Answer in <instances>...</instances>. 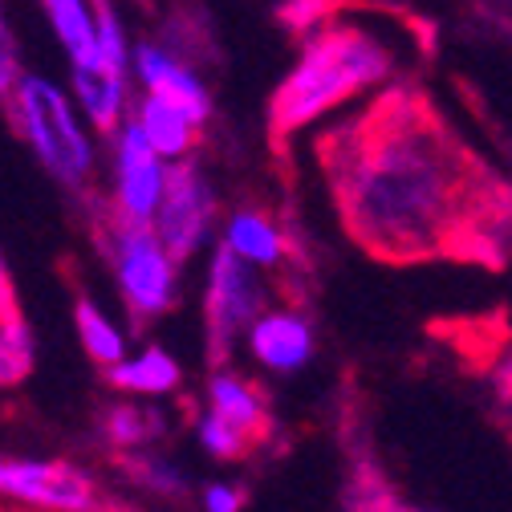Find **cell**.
Segmentation results:
<instances>
[{"label": "cell", "mask_w": 512, "mask_h": 512, "mask_svg": "<svg viewBox=\"0 0 512 512\" xmlns=\"http://www.w3.org/2000/svg\"><path fill=\"white\" fill-rule=\"evenodd\" d=\"M322 163L346 232L382 261L460 256L472 244L484 175L419 94H382L322 139Z\"/></svg>", "instance_id": "6da1fadb"}, {"label": "cell", "mask_w": 512, "mask_h": 512, "mask_svg": "<svg viewBox=\"0 0 512 512\" xmlns=\"http://www.w3.org/2000/svg\"><path fill=\"white\" fill-rule=\"evenodd\" d=\"M387 74H391V49L374 33H366L362 25H326L322 33L305 41L297 66L273 94L269 106L273 131L277 135L301 131V126L342 106L346 98L387 82Z\"/></svg>", "instance_id": "7a4b0ae2"}, {"label": "cell", "mask_w": 512, "mask_h": 512, "mask_svg": "<svg viewBox=\"0 0 512 512\" xmlns=\"http://www.w3.org/2000/svg\"><path fill=\"white\" fill-rule=\"evenodd\" d=\"M13 118L21 126L25 143L33 147L37 163L61 187H86L94 179V139L82 122L74 98L45 74H25L9 98Z\"/></svg>", "instance_id": "3957f363"}, {"label": "cell", "mask_w": 512, "mask_h": 512, "mask_svg": "<svg viewBox=\"0 0 512 512\" xmlns=\"http://www.w3.org/2000/svg\"><path fill=\"white\" fill-rule=\"evenodd\" d=\"M102 256L114 273V285L139 322H155L179 301V261L163 248L155 228L126 224L106 216L98 228Z\"/></svg>", "instance_id": "277c9868"}, {"label": "cell", "mask_w": 512, "mask_h": 512, "mask_svg": "<svg viewBox=\"0 0 512 512\" xmlns=\"http://www.w3.org/2000/svg\"><path fill=\"white\" fill-rule=\"evenodd\" d=\"M269 285L265 273L244 265L236 252L216 244L208 261V285H204V334L208 354L220 362L236 338H248V330L269 313Z\"/></svg>", "instance_id": "5b68a950"}, {"label": "cell", "mask_w": 512, "mask_h": 512, "mask_svg": "<svg viewBox=\"0 0 512 512\" xmlns=\"http://www.w3.org/2000/svg\"><path fill=\"white\" fill-rule=\"evenodd\" d=\"M216 220H220V200H216V187H212L208 171L196 159L171 163L167 200H163L159 220H155L163 248L183 265L191 252H200V244H208Z\"/></svg>", "instance_id": "8992f818"}, {"label": "cell", "mask_w": 512, "mask_h": 512, "mask_svg": "<svg viewBox=\"0 0 512 512\" xmlns=\"http://www.w3.org/2000/svg\"><path fill=\"white\" fill-rule=\"evenodd\" d=\"M167 175H171V163L155 155V147L139 131V122L131 118L114 135V212L110 216L139 228H155L159 208L167 200Z\"/></svg>", "instance_id": "52a82bcc"}, {"label": "cell", "mask_w": 512, "mask_h": 512, "mask_svg": "<svg viewBox=\"0 0 512 512\" xmlns=\"http://www.w3.org/2000/svg\"><path fill=\"white\" fill-rule=\"evenodd\" d=\"M0 496L49 512H94L98 492L90 476L61 460H13L0 456Z\"/></svg>", "instance_id": "ba28073f"}, {"label": "cell", "mask_w": 512, "mask_h": 512, "mask_svg": "<svg viewBox=\"0 0 512 512\" xmlns=\"http://www.w3.org/2000/svg\"><path fill=\"white\" fill-rule=\"evenodd\" d=\"M131 74L139 78L143 94H151V98L183 110L196 126H204L212 118V94H208V86L200 82V74H191L167 45H159V41H135V66H131Z\"/></svg>", "instance_id": "9c48e42d"}, {"label": "cell", "mask_w": 512, "mask_h": 512, "mask_svg": "<svg viewBox=\"0 0 512 512\" xmlns=\"http://www.w3.org/2000/svg\"><path fill=\"white\" fill-rule=\"evenodd\" d=\"M244 342H248L252 362L273 370V374H293V370L309 366L317 354L313 322L301 309H289V305H273L261 322L248 330Z\"/></svg>", "instance_id": "30bf717a"}, {"label": "cell", "mask_w": 512, "mask_h": 512, "mask_svg": "<svg viewBox=\"0 0 512 512\" xmlns=\"http://www.w3.org/2000/svg\"><path fill=\"white\" fill-rule=\"evenodd\" d=\"M220 244L228 252H236L244 265L252 269H277L285 256H289V236L281 232V224L261 212V208H236L224 216V228H220Z\"/></svg>", "instance_id": "8fae6325"}, {"label": "cell", "mask_w": 512, "mask_h": 512, "mask_svg": "<svg viewBox=\"0 0 512 512\" xmlns=\"http://www.w3.org/2000/svg\"><path fill=\"white\" fill-rule=\"evenodd\" d=\"M70 94L74 106L82 110V118L102 135H118L135 114V98H131V82L110 78L102 70H70Z\"/></svg>", "instance_id": "7c38bea8"}, {"label": "cell", "mask_w": 512, "mask_h": 512, "mask_svg": "<svg viewBox=\"0 0 512 512\" xmlns=\"http://www.w3.org/2000/svg\"><path fill=\"white\" fill-rule=\"evenodd\" d=\"M41 13L66 49L70 70H98V9L86 0H45Z\"/></svg>", "instance_id": "4fadbf2b"}, {"label": "cell", "mask_w": 512, "mask_h": 512, "mask_svg": "<svg viewBox=\"0 0 512 512\" xmlns=\"http://www.w3.org/2000/svg\"><path fill=\"white\" fill-rule=\"evenodd\" d=\"M131 118L139 122V131L147 135V143L155 147L159 159H167V163L191 159V147H196L200 126L191 122L183 110H175V106H167V102L143 94V98L135 102V114H131Z\"/></svg>", "instance_id": "5bb4252c"}, {"label": "cell", "mask_w": 512, "mask_h": 512, "mask_svg": "<svg viewBox=\"0 0 512 512\" xmlns=\"http://www.w3.org/2000/svg\"><path fill=\"white\" fill-rule=\"evenodd\" d=\"M208 411H216L220 419H228L232 427H240L248 439L265 435V427H269L265 395L256 391L248 378H240L232 370H216L208 378Z\"/></svg>", "instance_id": "9a60e30c"}, {"label": "cell", "mask_w": 512, "mask_h": 512, "mask_svg": "<svg viewBox=\"0 0 512 512\" xmlns=\"http://www.w3.org/2000/svg\"><path fill=\"white\" fill-rule=\"evenodd\" d=\"M110 382L126 395H167L183 382V370L179 362L163 350V346H143L139 354H131L126 362H118L110 370Z\"/></svg>", "instance_id": "2e32d148"}, {"label": "cell", "mask_w": 512, "mask_h": 512, "mask_svg": "<svg viewBox=\"0 0 512 512\" xmlns=\"http://www.w3.org/2000/svg\"><path fill=\"white\" fill-rule=\"evenodd\" d=\"M74 326H78V338H82L86 354H90L98 366L114 370L118 362L131 358V350H126V334L110 322L106 309L94 305L90 297H78V301H74Z\"/></svg>", "instance_id": "e0dca14e"}, {"label": "cell", "mask_w": 512, "mask_h": 512, "mask_svg": "<svg viewBox=\"0 0 512 512\" xmlns=\"http://www.w3.org/2000/svg\"><path fill=\"white\" fill-rule=\"evenodd\" d=\"M37 362V338L25 322V313L13 309H0V387H17L33 374Z\"/></svg>", "instance_id": "ac0fdd59"}, {"label": "cell", "mask_w": 512, "mask_h": 512, "mask_svg": "<svg viewBox=\"0 0 512 512\" xmlns=\"http://www.w3.org/2000/svg\"><path fill=\"white\" fill-rule=\"evenodd\" d=\"M94 9H98V70L110 78L131 82V66H135L131 33H126L114 5H94Z\"/></svg>", "instance_id": "d6986e66"}, {"label": "cell", "mask_w": 512, "mask_h": 512, "mask_svg": "<svg viewBox=\"0 0 512 512\" xmlns=\"http://www.w3.org/2000/svg\"><path fill=\"white\" fill-rule=\"evenodd\" d=\"M155 431H159V415L155 411H143L135 403L110 407V415H106V439L114 447H143Z\"/></svg>", "instance_id": "ffe728a7"}, {"label": "cell", "mask_w": 512, "mask_h": 512, "mask_svg": "<svg viewBox=\"0 0 512 512\" xmlns=\"http://www.w3.org/2000/svg\"><path fill=\"white\" fill-rule=\"evenodd\" d=\"M196 439H200V447H204L212 460H240V456L248 452V443H252L240 427H232V423L220 419L216 411H204V415L196 419Z\"/></svg>", "instance_id": "44dd1931"}, {"label": "cell", "mask_w": 512, "mask_h": 512, "mask_svg": "<svg viewBox=\"0 0 512 512\" xmlns=\"http://www.w3.org/2000/svg\"><path fill=\"white\" fill-rule=\"evenodd\" d=\"M21 66H17V45H13V33H9V21L0 13V98H13L17 82H21Z\"/></svg>", "instance_id": "7402d4cb"}, {"label": "cell", "mask_w": 512, "mask_h": 512, "mask_svg": "<svg viewBox=\"0 0 512 512\" xmlns=\"http://www.w3.org/2000/svg\"><path fill=\"white\" fill-rule=\"evenodd\" d=\"M135 476H139L147 488H155V492H179V488H183V472H179V468H171V464H167V460H159V456L139 460Z\"/></svg>", "instance_id": "603a6c76"}, {"label": "cell", "mask_w": 512, "mask_h": 512, "mask_svg": "<svg viewBox=\"0 0 512 512\" xmlns=\"http://www.w3.org/2000/svg\"><path fill=\"white\" fill-rule=\"evenodd\" d=\"M200 504H204V512H240L244 508V492L236 484H208L200 492Z\"/></svg>", "instance_id": "cb8c5ba5"}, {"label": "cell", "mask_w": 512, "mask_h": 512, "mask_svg": "<svg viewBox=\"0 0 512 512\" xmlns=\"http://www.w3.org/2000/svg\"><path fill=\"white\" fill-rule=\"evenodd\" d=\"M354 512H431V508L403 504V500H395L391 492H366V496H362V504H358Z\"/></svg>", "instance_id": "d4e9b609"}, {"label": "cell", "mask_w": 512, "mask_h": 512, "mask_svg": "<svg viewBox=\"0 0 512 512\" xmlns=\"http://www.w3.org/2000/svg\"><path fill=\"white\" fill-rule=\"evenodd\" d=\"M326 13H330L326 5H289V9H281V17H289L293 29H305L309 17H326Z\"/></svg>", "instance_id": "484cf974"}, {"label": "cell", "mask_w": 512, "mask_h": 512, "mask_svg": "<svg viewBox=\"0 0 512 512\" xmlns=\"http://www.w3.org/2000/svg\"><path fill=\"white\" fill-rule=\"evenodd\" d=\"M0 309H13V285H9V265L0 256Z\"/></svg>", "instance_id": "4316f807"}]
</instances>
